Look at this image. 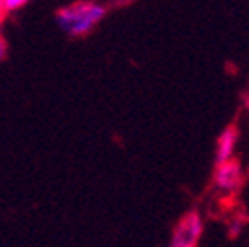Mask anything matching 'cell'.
<instances>
[{
  "label": "cell",
  "instance_id": "obj_1",
  "mask_svg": "<svg viewBox=\"0 0 249 247\" xmlns=\"http://www.w3.org/2000/svg\"><path fill=\"white\" fill-rule=\"evenodd\" d=\"M105 14H107L105 6L97 4V2L81 0V2L59 8L55 12V20H57V26L64 30L66 34L85 36L105 18Z\"/></svg>",
  "mask_w": 249,
  "mask_h": 247
},
{
  "label": "cell",
  "instance_id": "obj_6",
  "mask_svg": "<svg viewBox=\"0 0 249 247\" xmlns=\"http://www.w3.org/2000/svg\"><path fill=\"white\" fill-rule=\"evenodd\" d=\"M8 57V44H6V40L0 36V64H2V61Z\"/></svg>",
  "mask_w": 249,
  "mask_h": 247
},
{
  "label": "cell",
  "instance_id": "obj_4",
  "mask_svg": "<svg viewBox=\"0 0 249 247\" xmlns=\"http://www.w3.org/2000/svg\"><path fill=\"white\" fill-rule=\"evenodd\" d=\"M235 144H237V129L233 125L226 127L222 131V135L217 137V146H215V162H226L230 159H233L235 152Z\"/></svg>",
  "mask_w": 249,
  "mask_h": 247
},
{
  "label": "cell",
  "instance_id": "obj_7",
  "mask_svg": "<svg viewBox=\"0 0 249 247\" xmlns=\"http://www.w3.org/2000/svg\"><path fill=\"white\" fill-rule=\"evenodd\" d=\"M2 16H4V8H2V0H0V20H2Z\"/></svg>",
  "mask_w": 249,
  "mask_h": 247
},
{
  "label": "cell",
  "instance_id": "obj_2",
  "mask_svg": "<svg viewBox=\"0 0 249 247\" xmlns=\"http://www.w3.org/2000/svg\"><path fill=\"white\" fill-rule=\"evenodd\" d=\"M202 231H204V226H202L200 215L196 212H188L180 220V224L174 228L170 245L172 247H194L200 241Z\"/></svg>",
  "mask_w": 249,
  "mask_h": 247
},
{
  "label": "cell",
  "instance_id": "obj_3",
  "mask_svg": "<svg viewBox=\"0 0 249 247\" xmlns=\"http://www.w3.org/2000/svg\"><path fill=\"white\" fill-rule=\"evenodd\" d=\"M241 178H243V172H241L239 162L230 159L226 162L217 164V170H215V176H213V184L217 186V190L235 192L241 186Z\"/></svg>",
  "mask_w": 249,
  "mask_h": 247
},
{
  "label": "cell",
  "instance_id": "obj_5",
  "mask_svg": "<svg viewBox=\"0 0 249 247\" xmlns=\"http://www.w3.org/2000/svg\"><path fill=\"white\" fill-rule=\"evenodd\" d=\"M30 0H2V8H4V14H10V12H16L20 10L22 6H26Z\"/></svg>",
  "mask_w": 249,
  "mask_h": 247
}]
</instances>
